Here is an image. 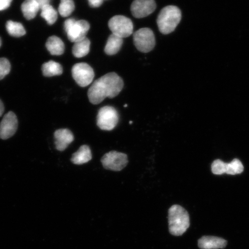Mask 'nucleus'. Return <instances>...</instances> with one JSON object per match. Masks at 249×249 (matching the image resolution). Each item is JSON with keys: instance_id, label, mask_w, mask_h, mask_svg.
<instances>
[{"instance_id": "393cba45", "label": "nucleus", "mask_w": 249, "mask_h": 249, "mask_svg": "<svg viewBox=\"0 0 249 249\" xmlns=\"http://www.w3.org/2000/svg\"><path fill=\"white\" fill-rule=\"evenodd\" d=\"M12 0H0V11L5 10L10 7Z\"/></svg>"}, {"instance_id": "dca6fc26", "label": "nucleus", "mask_w": 249, "mask_h": 249, "mask_svg": "<svg viewBox=\"0 0 249 249\" xmlns=\"http://www.w3.org/2000/svg\"><path fill=\"white\" fill-rule=\"evenodd\" d=\"M46 48L52 55H60L64 53L65 45L62 40L58 36L49 37L46 42Z\"/></svg>"}, {"instance_id": "c85d7f7f", "label": "nucleus", "mask_w": 249, "mask_h": 249, "mask_svg": "<svg viewBox=\"0 0 249 249\" xmlns=\"http://www.w3.org/2000/svg\"><path fill=\"white\" fill-rule=\"evenodd\" d=\"M1 46V38H0V47Z\"/></svg>"}, {"instance_id": "2eb2a0df", "label": "nucleus", "mask_w": 249, "mask_h": 249, "mask_svg": "<svg viewBox=\"0 0 249 249\" xmlns=\"http://www.w3.org/2000/svg\"><path fill=\"white\" fill-rule=\"evenodd\" d=\"M92 158L91 150L89 146L83 145L72 155L71 161L74 164H83L88 163L92 160Z\"/></svg>"}, {"instance_id": "4468645a", "label": "nucleus", "mask_w": 249, "mask_h": 249, "mask_svg": "<svg viewBox=\"0 0 249 249\" xmlns=\"http://www.w3.org/2000/svg\"><path fill=\"white\" fill-rule=\"evenodd\" d=\"M225 239L213 236H203L198 241V247L201 249H219L227 247Z\"/></svg>"}, {"instance_id": "f8f14e48", "label": "nucleus", "mask_w": 249, "mask_h": 249, "mask_svg": "<svg viewBox=\"0 0 249 249\" xmlns=\"http://www.w3.org/2000/svg\"><path fill=\"white\" fill-rule=\"evenodd\" d=\"M156 8L154 0H134L130 9L134 17L142 18L153 13Z\"/></svg>"}, {"instance_id": "cd10ccee", "label": "nucleus", "mask_w": 249, "mask_h": 249, "mask_svg": "<svg viewBox=\"0 0 249 249\" xmlns=\"http://www.w3.org/2000/svg\"><path fill=\"white\" fill-rule=\"evenodd\" d=\"M4 112V106L2 102L0 100V117L2 116Z\"/></svg>"}, {"instance_id": "f3484780", "label": "nucleus", "mask_w": 249, "mask_h": 249, "mask_svg": "<svg viewBox=\"0 0 249 249\" xmlns=\"http://www.w3.org/2000/svg\"><path fill=\"white\" fill-rule=\"evenodd\" d=\"M123 44V39L114 34H112L108 37L107 45L105 48L106 54L113 55L120 51Z\"/></svg>"}, {"instance_id": "9d476101", "label": "nucleus", "mask_w": 249, "mask_h": 249, "mask_svg": "<svg viewBox=\"0 0 249 249\" xmlns=\"http://www.w3.org/2000/svg\"><path fill=\"white\" fill-rule=\"evenodd\" d=\"M71 73L77 85L82 87H86L92 83L95 76L94 71L89 64L78 63L73 65Z\"/></svg>"}, {"instance_id": "5701e85b", "label": "nucleus", "mask_w": 249, "mask_h": 249, "mask_svg": "<svg viewBox=\"0 0 249 249\" xmlns=\"http://www.w3.org/2000/svg\"><path fill=\"white\" fill-rule=\"evenodd\" d=\"M75 8L73 0H61L58 12L62 17H68L72 13Z\"/></svg>"}, {"instance_id": "7ed1b4c3", "label": "nucleus", "mask_w": 249, "mask_h": 249, "mask_svg": "<svg viewBox=\"0 0 249 249\" xmlns=\"http://www.w3.org/2000/svg\"><path fill=\"white\" fill-rule=\"evenodd\" d=\"M181 12L176 6L169 5L161 9L157 18L160 32L165 35L173 32L181 20Z\"/></svg>"}, {"instance_id": "39448f33", "label": "nucleus", "mask_w": 249, "mask_h": 249, "mask_svg": "<svg viewBox=\"0 0 249 249\" xmlns=\"http://www.w3.org/2000/svg\"><path fill=\"white\" fill-rule=\"evenodd\" d=\"M96 120V124L99 128L110 131L117 126L119 122V114L114 107L107 106L99 109Z\"/></svg>"}, {"instance_id": "f257e3e1", "label": "nucleus", "mask_w": 249, "mask_h": 249, "mask_svg": "<svg viewBox=\"0 0 249 249\" xmlns=\"http://www.w3.org/2000/svg\"><path fill=\"white\" fill-rule=\"evenodd\" d=\"M124 87L122 79L116 73L112 72L96 80L89 89V101L93 105H98L106 98L116 97Z\"/></svg>"}, {"instance_id": "a878e982", "label": "nucleus", "mask_w": 249, "mask_h": 249, "mask_svg": "<svg viewBox=\"0 0 249 249\" xmlns=\"http://www.w3.org/2000/svg\"><path fill=\"white\" fill-rule=\"evenodd\" d=\"M104 0H89V5L92 8H98L101 7Z\"/></svg>"}, {"instance_id": "20e7f679", "label": "nucleus", "mask_w": 249, "mask_h": 249, "mask_svg": "<svg viewBox=\"0 0 249 249\" xmlns=\"http://www.w3.org/2000/svg\"><path fill=\"white\" fill-rule=\"evenodd\" d=\"M64 28L68 39L71 42L75 43L86 38L90 26L86 20H76L71 18L65 21Z\"/></svg>"}, {"instance_id": "c756f323", "label": "nucleus", "mask_w": 249, "mask_h": 249, "mask_svg": "<svg viewBox=\"0 0 249 249\" xmlns=\"http://www.w3.org/2000/svg\"><path fill=\"white\" fill-rule=\"evenodd\" d=\"M124 107H127V105H124Z\"/></svg>"}, {"instance_id": "a211bd4d", "label": "nucleus", "mask_w": 249, "mask_h": 249, "mask_svg": "<svg viewBox=\"0 0 249 249\" xmlns=\"http://www.w3.org/2000/svg\"><path fill=\"white\" fill-rule=\"evenodd\" d=\"M21 11L27 20L33 19L36 17L40 7L36 0H26L21 5Z\"/></svg>"}, {"instance_id": "6e6552de", "label": "nucleus", "mask_w": 249, "mask_h": 249, "mask_svg": "<svg viewBox=\"0 0 249 249\" xmlns=\"http://www.w3.org/2000/svg\"><path fill=\"white\" fill-rule=\"evenodd\" d=\"M101 162L105 169L120 171L127 166L128 159L125 154L113 151L103 156Z\"/></svg>"}, {"instance_id": "4be33fe9", "label": "nucleus", "mask_w": 249, "mask_h": 249, "mask_svg": "<svg viewBox=\"0 0 249 249\" xmlns=\"http://www.w3.org/2000/svg\"><path fill=\"white\" fill-rule=\"evenodd\" d=\"M41 17L50 25L53 24L57 19L58 14L55 9L51 5L45 6L41 8Z\"/></svg>"}, {"instance_id": "1a4fd4ad", "label": "nucleus", "mask_w": 249, "mask_h": 249, "mask_svg": "<svg viewBox=\"0 0 249 249\" xmlns=\"http://www.w3.org/2000/svg\"><path fill=\"white\" fill-rule=\"evenodd\" d=\"M211 169L212 172L215 175H222L226 173L234 176L241 174L244 170V167L238 159H234L230 163H225L222 160H217L213 161Z\"/></svg>"}, {"instance_id": "9b49d317", "label": "nucleus", "mask_w": 249, "mask_h": 249, "mask_svg": "<svg viewBox=\"0 0 249 249\" xmlns=\"http://www.w3.org/2000/svg\"><path fill=\"white\" fill-rule=\"evenodd\" d=\"M18 120L17 116L12 111L6 114L0 123V139L7 140L17 132Z\"/></svg>"}, {"instance_id": "f03ea898", "label": "nucleus", "mask_w": 249, "mask_h": 249, "mask_svg": "<svg viewBox=\"0 0 249 249\" xmlns=\"http://www.w3.org/2000/svg\"><path fill=\"white\" fill-rule=\"evenodd\" d=\"M169 228L171 235L180 236L190 226L189 214L185 208L179 205H174L169 210Z\"/></svg>"}, {"instance_id": "6ab92c4d", "label": "nucleus", "mask_w": 249, "mask_h": 249, "mask_svg": "<svg viewBox=\"0 0 249 249\" xmlns=\"http://www.w3.org/2000/svg\"><path fill=\"white\" fill-rule=\"evenodd\" d=\"M91 42L87 37L85 39L74 43L72 48V53L74 57L82 58L85 57L89 52Z\"/></svg>"}, {"instance_id": "412c9836", "label": "nucleus", "mask_w": 249, "mask_h": 249, "mask_svg": "<svg viewBox=\"0 0 249 249\" xmlns=\"http://www.w3.org/2000/svg\"><path fill=\"white\" fill-rule=\"evenodd\" d=\"M6 28L9 35L14 37L22 36L26 34V30L22 24L9 20L6 24Z\"/></svg>"}, {"instance_id": "423d86ee", "label": "nucleus", "mask_w": 249, "mask_h": 249, "mask_svg": "<svg viewBox=\"0 0 249 249\" xmlns=\"http://www.w3.org/2000/svg\"><path fill=\"white\" fill-rule=\"evenodd\" d=\"M108 27L114 35L123 39L129 36L133 31L132 20L122 15L115 16L111 18L108 21Z\"/></svg>"}, {"instance_id": "bb28decb", "label": "nucleus", "mask_w": 249, "mask_h": 249, "mask_svg": "<svg viewBox=\"0 0 249 249\" xmlns=\"http://www.w3.org/2000/svg\"><path fill=\"white\" fill-rule=\"evenodd\" d=\"M36 1L38 3L40 9L46 5H49L50 0H36Z\"/></svg>"}, {"instance_id": "0eeeda50", "label": "nucleus", "mask_w": 249, "mask_h": 249, "mask_svg": "<svg viewBox=\"0 0 249 249\" xmlns=\"http://www.w3.org/2000/svg\"><path fill=\"white\" fill-rule=\"evenodd\" d=\"M133 41L139 51L148 53L154 48L155 37L153 31L149 28H142L135 33Z\"/></svg>"}, {"instance_id": "b1692460", "label": "nucleus", "mask_w": 249, "mask_h": 249, "mask_svg": "<svg viewBox=\"0 0 249 249\" xmlns=\"http://www.w3.org/2000/svg\"><path fill=\"white\" fill-rule=\"evenodd\" d=\"M11 71L10 62L7 58H0V80L4 79Z\"/></svg>"}, {"instance_id": "aec40b11", "label": "nucleus", "mask_w": 249, "mask_h": 249, "mask_svg": "<svg viewBox=\"0 0 249 249\" xmlns=\"http://www.w3.org/2000/svg\"><path fill=\"white\" fill-rule=\"evenodd\" d=\"M42 70L43 75L46 77L61 75L63 72V68L61 64L53 61L43 64Z\"/></svg>"}, {"instance_id": "ddd939ff", "label": "nucleus", "mask_w": 249, "mask_h": 249, "mask_svg": "<svg viewBox=\"0 0 249 249\" xmlns=\"http://www.w3.org/2000/svg\"><path fill=\"white\" fill-rule=\"evenodd\" d=\"M55 148L59 151H64L74 141L72 132L68 129H60L54 132Z\"/></svg>"}]
</instances>
